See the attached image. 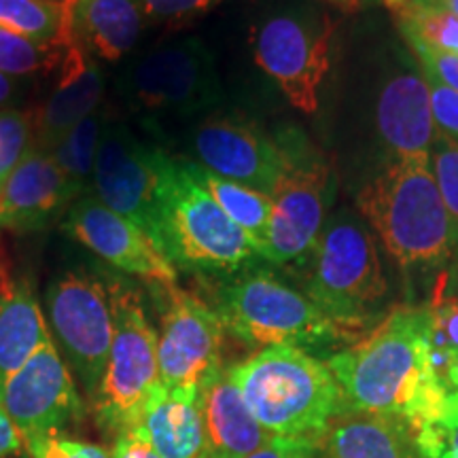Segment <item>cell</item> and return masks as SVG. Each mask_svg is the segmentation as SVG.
I'll list each match as a JSON object with an SVG mask.
<instances>
[{
  "instance_id": "cell-34",
  "label": "cell",
  "mask_w": 458,
  "mask_h": 458,
  "mask_svg": "<svg viewBox=\"0 0 458 458\" xmlns=\"http://www.w3.org/2000/svg\"><path fill=\"white\" fill-rule=\"evenodd\" d=\"M431 340L439 368L444 371L445 359L458 352V301L454 297H437L431 306Z\"/></svg>"
},
{
  "instance_id": "cell-46",
  "label": "cell",
  "mask_w": 458,
  "mask_h": 458,
  "mask_svg": "<svg viewBox=\"0 0 458 458\" xmlns=\"http://www.w3.org/2000/svg\"><path fill=\"white\" fill-rule=\"evenodd\" d=\"M363 7H371V4H382V0H360Z\"/></svg>"
},
{
  "instance_id": "cell-15",
  "label": "cell",
  "mask_w": 458,
  "mask_h": 458,
  "mask_svg": "<svg viewBox=\"0 0 458 458\" xmlns=\"http://www.w3.org/2000/svg\"><path fill=\"white\" fill-rule=\"evenodd\" d=\"M157 151L142 145L123 123L106 122L91 176L96 199L134 221L151 238L157 210Z\"/></svg>"
},
{
  "instance_id": "cell-23",
  "label": "cell",
  "mask_w": 458,
  "mask_h": 458,
  "mask_svg": "<svg viewBox=\"0 0 458 458\" xmlns=\"http://www.w3.org/2000/svg\"><path fill=\"white\" fill-rule=\"evenodd\" d=\"M136 428L162 458H199L204 450L198 397H182L159 386L147 401Z\"/></svg>"
},
{
  "instance_id": "cell-37",
  "label": "cell",
  "mask_w": 458,
  "mask_h": 458,
  "mask_svg": "<svg viewBox=\"0 0 458 458\" xmlns=\"http://www.w3.org/2000/svg\"><path fill=\"white\" fill-rule=\"evenodd\" d=\"M414 51L418 64L425 71V77L435 79V81L448 85V88L458 91V55L448 54V51H437L422 47V45H410Z\"/></svg>"
},
{
  "instance_id": "cell-14",
  "label": "cell",
  "mask_w": 458,
  "mask_h": 458,
  "mask_svg": "<svg viewBox=\"0 0 458 458\" xmlns=\"http://www.w3.org/2000/svg\"><path fill=\"white\" fill-rule=\"evenodd\" d=\"M191 148L206 170L270 198L283 179L284 156L276 136L242 113L206 117L193 131Z\"/></svg>"
},
{
  "instance_id": "cell-40",
  "label": "cell",
  "mask_w": 458,
  "mask_h": 458,
  "mask_svg": "<svg viewBox=\"0 0 458 458\" xmlns=\"http://www.w3.org/2000/svg\"><path fill=\"white\" fill-rule=\"evenodd\" d=\"M20 454H26L24 435L15 427V422L11 420L7 410L0 403V458Z\"/></svg>"
},
{
  "instance_id": "cell-28",
  "label": "cell",
  "mask_w": 458,
  "mask_h": 458,
  "mask_svg": "<svg viewBox=\"0 0 458 458\" xmlns=\"http://www.w3.org/2000/svg\"><path fill=\"white\" fill-rule=\"evenodd\" d=\"M106 122L108 114L105 108H96L49 151L55 164L81 193L91 185L96 153H98V142Z\"/></svg>"
},
{
  "instance_id": "cell-35",
  "label": "cell",
  "mask_w": 458,
  "mask_h": 458,
  "mask_svg": "<svg viewBox=\"0 0 458 458\" xmlns=\"http://www.w3.org/2000/svg\"><path fill=\"white\" fill-rule=\"evenodd\" d=\"M425 79L428 96H431V113L437 136L458 145V91L435 79Z\"/></svg>"
},
{
  "instance_id": "cell-6",
  "label": "cell",
  "mask_w": 458,
  "mask_h": 458,
  "mask_svg": "<svg viewBox=\"0 0 458 458\" xmlns=\"http://www.w3.org/2000/svg\"><path fill=\"white\" fill-rule=\"evenodd\" d=\"M213 310L227 334L253 348H327L348 335L306 293L261 267H244L219 284Z\"/></svg>"
},
{
  "instance_id": "cell-13",
  "label": "cell",
  "mask_w": 458,
  "mask_h": 458,
  "mask_svg": "<svg viewBox=\"0 0 458 458\" xmlns=\"http://www.w3.org/2000/svg\"><path fill=\"white\" fill-rule=\"evenodd\" d=\"M0 403L24 437L66 433L85 416L77 380L51 337L0 385Z\"/></svg>"
},
{
  "instance_id": "cell-9",
  "label": "cell",
  "mask_w": 458,
  "mask_h": 458,
  "mask_svg": "<svg viewBox=\"0 0 458 458\" xmlns=\"http://www.w3.org/2000/svg\"><path fill=\"white\" fill-rule=\"evenodd\" d=\"M334 17L320 9L297 7L266 15L253 32L257 66L278 85L297 111H318L320 85L331 66Z\"/></svg>"
},
{
  "instance_id": "cell-1",
  "label": "cell",
  "mask_w": 458,
  "mask_h": 458,
  "mask_svg": "<svg viewBox=\"0 0 458 458\" xmlns=\"http://www.w3.org/2000/svg\"><path fill=\"white\" fill-rule=\"evenodd\" d=\"M351 411L435 425L452 405L431 340V310L397 308L368 337L327 360Z\"/></svg>"
},
{
  "instance_id": "cell-8",
  "label": "cell",
  "mask_w": 458,
  "mask_h": 458,
  "mask_svg": "<svg viewBox=\"0 0 458 458\" xmlns=\"http://www.w3.org/2000/svg\"><path fill=\"white\" fill-rule=\"evenodd\" d=\"M284 172L272 193V219L261 259L284 266L308 259L334 199L331 165L317 145L297 128L276 134Z\"/></svg>"
},
{
  "instance_id": "cell-16",
  "label": "cell",
  "mask_w": 458,
  "mask_h": 458,
  "mask_svg": "<svg viewBox=\"0 0 458 458\" xmlns=\"http://www.w3.org/2000/svg\"><path fill=\"white\" fill-rule=\"evenodd\" d=\"M68 236L98 255L114 270L153 284L176 283V267L151 233L134 221L113 213L96 198L74 199L64 223Z\"/></svg>"
},
{
  "instance_id": "cell-32",
  "label": "cell",
  "mask_w": 458,
  "mask_h": 458,
  "mask_svg": "<svg viewBox=\"0 0 458 458\" xmlns=\"http://www.w3.org/2000/svg\"><path fill=\"white\" fill-rule=\"evenodd\" d=\"M28 458H111V450L68 433H41L24 437Z\"/></svg>"
},
{
  "instance_id": "cell-43",
  "label": "cell",
  "mask_w": 458,
  "mask_h": 458,
  "mask_svg": "<svg viewBox=\"0 0 458 458\" xmlns=\"http://www.w3.org/2000/svg\"><path fill=\"white\" fill-rule=\"evenodd\" d=\"M444 278L448 280L450 297H454V300L458 301V242L454 246V255H452V259H450V270Z\"/></svg>"
},
{
  "instance_id": "cell-26",
  "label": "cell",
  "mask_w": 458,
  "mask_h": 458,
  "mask_svg": "<svg viewBox=\"0 0 458 458\" xmlns=\"http://www.w3.org/2000/svg\"><path fill=\"white\" fill-rule=\"evenodd\" d=\"M408 45L458 55V17L439 0H382Z\"/></svg>"
},
{
  "instance_id": "cell-10",
  "label": "cell",
  "mask_w": 458,
  "mask_h": 458,
  "mask_svg": "<svg viewBox=\"0 0 458 458\" xmlns=\"http://www.w3.org/2000/svg\"><path fill=\"white\" fill-rule=\"evenodd\" d=\"M119 94L139 113L193 114L219 105L223 88L213 51L189 37L131 62L119 77Z\"/></svg>"
},
{
  "instance_id": "cell-31",
  "label": "cell",
  "mask_w": 458,
  "mask_h": 458,
  "mask_svg": "<svg viewBox=\"0 0 458 458\" xmlns=\"http://www.w3.org/2000/svg\"><path fill=\"white\" fill-rule=\"evenodd\" d=\"M428 162L458 242V145L437 136L428 148Z\"/></svg>"
},
{
  "instance_id": "cell-44",
  "label": "cell",
  "mask_w": 458,
  "mask_h": 458,
  "mask_svg": "<svg viewBox=\"0 0 458 458\" xmlns=\"http://www.w3.org/2000/svg\"><path fill=\"white\" fill-rule=\"evenodd\" d=\"M323 3H329L337 7L344 13H354V11L363 9V4H360V0H323Z\"/></svg>"
},
{
  "instance_id": "cell-42",
  "label": "cell",
  "mask_w": 458,
  "mask_h": 458,
  "mask_svg": "<svg viewBox=\"0 0 458 458\" xmlns=\"http://www.w3.org/2000/svg\"><path fill=\"white\" fill-rule=\"evenodd\" d=\"M17 91H20V85H17V79L9 77V74L0 72V108H4L11 100L15 98Z\"/></svg>"
},
{
  "instance_id": "cell-19",
  "label": "cell",
  "mask_w": 458,
  "mask_h": 458,
  "mask_svg": "<svg viewBox=\"0 0 458 458\" xmlns=\"http://www.w3.org/2000/svg\"><path fill=\"white\" fill-rule=\"evenodd\" d=\"M376 131L391 156L428 153L437 130L425 74L401 71L386 79L377 91Z\"/></svg>"
},
{
  "instance_id": "cell-24",
  "label": "cell",
  "mask_w": 458,
  "mask_h": 458,
  "mask_svg": "<svg viewBox=\"0 0 458 458\" xmlns=\"http://www.w3.org/2000/svg\"><path fill=\"white\" fill-rule=\"evenodd\" d=\"M47 337H51L47 320L30 286L4 276L0 280V385L15 374Z\"/></svg>"
},
{
  "instance_id": "cell-41",
  "label": "cell",
  "mask_w": 458,
  "mask_h": 458,
  "mask_svg": "<svg viewBox=\"0 0 458 458\" xmlns=\"http://www.w3.org/2000/svg\"><path fill=\"white\" fill-rule=\"evenodd\" d=\"M442 374H444L445 385L450 388V394L458 401V352L445 359Z\"/></svg>"
},
{
  "instance_id": "cell-38",
  "label": "cell",
  "mask_w": 458,
  "mask_h": 458,
  "mask_svg": "<svg viewBox=\"0 0 458 458\" xmlns=\"http://www.w3.org/2000/svg\"><path fill=\"white\" fill-rule=\"evenodd\" d=\"M318 442L312 439H293V437H274L263 448L253 452L246 458H317Z\"/></svg>"
},
{
  "instance_id": "cell-3",
  "label": "cell",
  "mask_w": 458,
  "mask_h": 458,
  "mask_svg": "<svg viewBox=\"0 0 458 458\" xmlns=\"http://www.w3.org/2000/svg\"><path fill=\"white\" fill-rule=\"evenodd\" d=\"M259 425L276 437L323 442L348 405L325 360L297 346H267L229 365Z\"/></svg>"
},
{
  "instance_id": "cell-4",
  "label": "cell",
  "mask_w": 458,
  "mask_h": 458,
  "mask_svg": "<svg viewBox=\"0 0 458 458\" xmlns=\"http://www.w3.org/2000/svg\"><path fill=\"white\" fill-rule=\"evenodd\" d=\"M153 240L176 270L233 274L261 259L255 244L193 176L189 159L157 151Z\"/></svg>"
},
{
  "instance_id": "cell-47",
  "label": "cell",
  "mask_w": 458,
  "mask_h": 458,
  "mask_svg": "<svg viewBox=\"0 0 458 458\" xmlns=\"http://www.w3.org/2000/svg\"><path fill=\"white\" fill-rule=\"evenodd\" d=\"M7 458H28L26 454H20V456H7Z\"/></svg>"
},
{
  "instance_id": "cell-27",
  "label": "cell",
  "mask_w": 458,
  "mask_h": 458,
  "mask_svg": "<svg viewBox=\"0 0 458 458\" xmlns=\"http://www.w3.org/2000/svg\"><path fill=\"white\" fill-rule=\"evenodd\" d=\"M0 28L37 43H71L68 0H0Z\"/></svg>"
},
{
  "instance_id": "cell-21",
  "label": "cell",
  "mask_w": 458,
  "mask_h": 458,
  "mask_svg": "<svg viewBox=\"0 0 458 458\" xmlns=\"http://www.w3.org/2000/svg\"><path fill=\"white\" fill-rule=\"evenodd\" d=\"M148 24L142 0H68V30L94 60L119 62Z\"/></svg>"
},
{
  "instance_id": "cell-33",
  "label": "cell",
  "mask_w": 458,
  "mask_h": 458,
  "mask_svg": "<svg viewBox=\"0 0 458 458\" xmlns=\"http://www.w3.org/2000/svg\"><path fill=\"white\" fill-rule=\"evenodd\" d=\"M411 431L425 458H458V401L452 397L448 414L439 422Z\"/></svg>"
},
{
  "instance_id": "cell-45",
  "label": "cell",
  "mask_w": 458,
  "mask_h": 458,
  "mask_svg": "<svg viewBox=\"0 0 458 458\" xmlns=\"http://www.w3.org/2000/svg\"><path fill=\"white\" fill-rule=\"evenodd\" d=\"M439 3H442L445 9L452 11V13L458 17V0H439Z\"/></svg>"
},
{
  "instance_id": "cell-7",
  "label": "cell",
  "mask_w": 458,
  "mask_h": 458,
  "mask_svg": "<svg viewBox=\"0 0 458 458\" xmlns=\"http://www.w3.org/2000/svg\"><path fill=\"white\" fill-rule=\"evenodd\" d=\"M113 308V344L102 385L91 408L96 420L114 435L136 427L147 401L162 386L157 365V331L148 323L140 295L113 280L108 284Z\"/></svg>"
},
{
  "instance_id": "cell-25",
  "label": "cell",
  "mask_w": 458,
  "mask_h": 458,
  "mask_svg": "<svg viewBox=\"0 0 458 458\" xmlns=\"http://www.w3.org/2000/svg\"><path fill=\"white\" fill-rule=\"evenodd\" d=\"M189 168H191L193 176L206 187V191L213 196L215 202L219 204L223 213L250 238V242L255 244L257 253L261 257L267 227H270L272 219V198L257 191V189L223 179V176L206 170L204 165L191 162V159H189Z\"/></svg>"
},
{
  "instance_id": "cell-36",
  "label": "cell",
  "mask_w": 458,
  "mask_h": 458,
  "mask_svg": "<svg viewBox=\"0 0 458 458\" xmlns=\"http://www.w3.org/2000/svg\"><path fill=\"white\" fill-rule=\"evenodd\" d=\"M221 0H142L147 21H182L202 15Z\"/></svg>"
},
{
  "instance_id": "cell-30",
  "label": "cell",
  "mask_w": 458,
  "mask_h": 458,
  "mask_svg": "<svg viewBox=\"0 0 458 458\" xmlns=\"http://www.w3.org/2000/svg\"><path fill=\"white\" fill-rule=\"evenodd\" d=\"M34 147L32 117L17 108H0V189Z\"/></svg>"
},
{
  "instance_id": "cell-18",
  "label": "cell",
  "mask_w": 458,
  "mask_h": 458,
  "mask_svg": "<svg viewBox=\"0 0 458 458\" xmlns=\"http://www.w3.org/2000/svg\"><path fill=\"white\" fill-rule=\"evenodd\" d=\"M198 405L206 458H246L276 437L259 425L246 405L242 391L229 374V365H223L219 374L199 388Z\"/></svg>"
},
{
  "instance_id": "cell-11",
  "label": "cell",
  "mask_w": 458,
  "mask_h": 458,
  "mask_svg": "<svg viewBox=\"0 0 458 458\" xmlns=\"http://www.w3.org/2000/svg\"><path fill=\"white\" fill-rule=\"evenodd\" d=\"M49 335L89 403L102 385L113 344L108 286L85 272H66L45 295Z\"/></svg>"
},
{
  "instance_id": "cell-17",
  "label": "cell",
  "mask_w": 458,
  "mask_h": 458,
  "mask_svg": "<svg viewBox=\"0 0 458 458\" xmlns=\"http://www.w3.org/2000/svg\"><path fill=\"white\" fill-rule=\"evenodd\" d=\"M81 191L55 164L54 156L32 147L0 189V229L32 232L45 227Z\"/></svg>"
},
{
  "instance_id": "cell-5",
  "label": "cell",
  "mask_w": 458,
  "mask_h": 458,
  "mask_svg": "<svg viewBox=\"0 0 458 458\" xmlns=\"http://www.w3.org/2000/svg\"><path fill=\"white\" fill-rule=\"evenodd\" d=\"M308 259L306 295L337 327L352 334L380 312L388 283L363 216L348 208L329 215Z\"/></svg>"
},
{
  "instance_id": "cell-22",
  "label": "cell",
  "mask_w": 458,
  "mask_h": 458,
  "mask_svg": "<svg viewBox=\"0 0 458 458\" xmlns=\"http://www.w3.org/2000/svg\"><path fill=\"white\" fill-rule=\"evenodd\" d=\"M320 445L327 458H425L408 422L360 411L335 418Z\"/></svg>"
},
{
  "instance_id": "cell-2",
  "label": "cell",
  "mask_w": 458,
  "mask_h": 458,
  "mask_svg": "<svg viewBox=\"0 0 458 458\" xmlns=\"http://www.w3.org/2000/svg\"><path fill=\"white\" fill-rule=\"evenodd\" d=\"M360 216L410 276L442 272L454 255V232L428 153L391 156L360 189Z\"/></svg>"
},
{
  "instance_id": "cell-12",
  "label": "cell",
  "mask_w": 458,
  "mask_h": 458,
  "mask_svg": "<svg viewBox=\"0 0 458 458\" xmlns=\"http://www.w3.org/2000/svg\"><path fill=\"white\" fill-rule=\"evenodd\" d=\"M157 286L162 289L157 331L159 382L168 393L199 397V388L223 369L225 329L213 306L198 295L176 283Z\"/></svg>"
},
{
  "instance_id": "cell-39",
  "label": "cell",
  "mask_w": 458,
  "mask_h": 458,
  "mask_svg": "<svg viewBox=\"0 0 458 458\" xmlns=\"http://www.w3.org/2000/svg\"><path fill=\"white\" fill-rule=\"evenodd\" d=\"M111 458H162L157 450L147 442V437L139 428L131 427L114 435L111 445Z\"/></svg>"
},
{
  "instance_id": "cell-48",
  "label": "cell",
  "mask_w": 458,
  "mask_h": 458,
  "mask_svg": "<svg viewBox=\"0 0 458 458\" xmlns=\"http://www.w3.org/2000/svg\"><path fill=\"white\" fill-rule=\"evenodd\" d=\"M199 458H206V456H199Z\"/></svg>"
},
{
  "instance_id": "cell-20",
  "label": "cell",
  "mask_w": 458,
  "mask_h": 458,
  "mask_svg": "<svg viewBox=\"0 0 458 458\" xmlns=\"http://www.w3.org/2000/svg\"><path fill=\"white\" fill-rule=\"evenodd\" d=\"M60 79L37 117H32L34 147L51 151L81 119L100 108L105 74L79 45L71 43L62 60Z\"/></svg>"
},
{
  "instance_id": "cell-29",
  "label": "cell",
  "mask_w": 458,
  "mask_h": 458,
  "mask_svg": "<svg viewBox=\"0 0 458 458\" xmlns=\"http://www.w3.org/2000/svg\"><path fill=\"white\" fill-rule=\"evenodd\" d=\"M71 43H37L0 28V72L20 79L28 74L54 71V68H60Z\"/></svg>"
}]
</instances>
